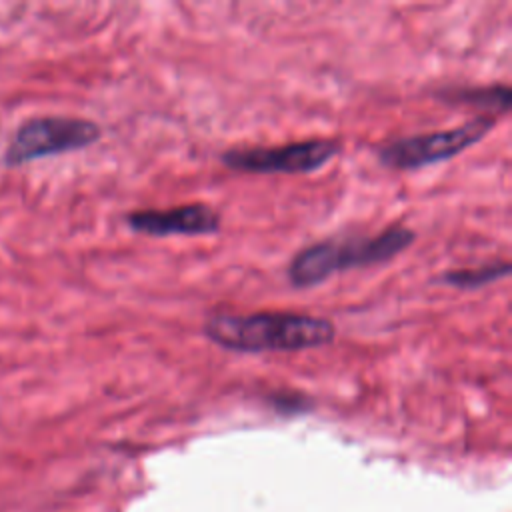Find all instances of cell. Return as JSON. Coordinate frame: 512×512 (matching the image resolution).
<instances>
[{"mask_svg":"<svg viewBox=\"0 0 512 512\" xmlns=\"http://www.w3.org/2000/svg\"><path fill=\"white\" fill-rule=\"evenodd\" d=\"M202 334L212 344L242 354L298 352L332 344L336 326L324 316L292 310L216 312L204 320Z\"/></svg>","mask_w":512,"mask_h":512,"instance_id":"6da1fadb","label":"cell"},{"mask_svg":"<svg viewBox=\"0 0 512 512\" xmlns=\"http://www.w3.org/2000/svg\"><path fill=\"white\" fill-rule=\"evenodd\" d=\"M414 240L416 232L404 224H392L370 236L318 240L292 256L286 278L294 288H312L336 272L390 262L408 250Z\"/></svg>","mask_w":512,"mask_h":512,"instance_id":"7a4b0ae2","label":"cell"},{"mask_svg":"<svg viewBox=\"0 0 512 512\" xmlns=\"http://www.w3.org/2000/svg\"><path fill=\"white\" fill-rule=\"evenodd\" d=\"M496 122L494 114H480L454 128L394 138L376 146V158L392 170H418L458 156L486 138Z\"/></svg>","mask_w":512,"mask_h":512,"instance_id":"3957f363","label":"cell"},{"mask_svg":"<svg viewBox=\"0 0 512 512\" xmlns=\"http://www.w3.org/2000/svg\"><path fill=\"white\" fill-rule=\"evenodd\" d=\"M102 136L100 124L78 116H34L18 126L4 152L8 166L92 146Z\"/></svg>","mask_w":512,"mask_h":512,"instance_id":"277c9868","label":"cell"},{"mask_svg":"<svg viewBox=\"0 0 512 512\" xmlns=\"http://www.w3.org/2000/svg\"><path fill=\"white\" fill-rule=\"evenodd\" d=\"M342 150L336 138H306L282 146L228 148L220 162L244 174H308L326 166Z\"/></svg>","mask_w":512,"mask_h":512,"instance_id":"5b68a950","label":"cell"},{"mask_svg":"<svg viewBox=\"0 0 512 512\" xmlns=\"http://www.w3.org/2000/svg\"><path fill=\"white\" fill-rule=\"evenodd\" d=\"M132 232L168 238V236H208L222 228L220 212L204 202L172 206L168 210H134L124 216Z\"/></svg>","mask_w":512,"mask_h":512,"instance_id":"8992f818","label":"cell"},{"mask_svg":"<svg viewBox=\"0 0 512 512\" xmlns=\"http://www.w3.org/2000/svg\"><path fill=\"white\" fill-rule=\"evenodd\" d=\"M510 274V262L508 260H492L482 266L474 268H454L440 272L434 282L446 284L458 290H478L492 282H498Z\"/></svg>","mask_w":512,"mask_h":512,"instance_id":"52a82bcc","label":"cell"},{"mask_svg":"<svg viewBox=\"0 0 512 512\" xmlns=\"http://www.w3.org/2000/svg\"><path fill=\"white\" fill-rule=\"evenodd\" d=\"M438 98L470 102L500 114H506L510 108V88L506 84L474 86V88H444L438 92Z\"/></svg>","mask_w":512,"mask_h":512,"instance_id":"ba28073f","label":"cell"}]
</instances>
